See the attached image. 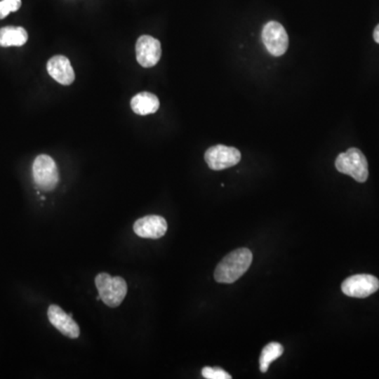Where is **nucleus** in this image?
Listing matches in <instances>:
<instances>
[{
  "mask_svg": "<svg viewBox=\"0 0 379 379\" xmlns=\"http://www.w3.org/2000/svg\"><path fill=\"white\" fill-rule=\"evenodd\" d=\"M253 255L248 248H240L227 254L215 270V280L219 284H233L250 267Z\"/></svg>",
  "mask_w": 379,
  "mask_h": 379,
  "instance_id": "f257e3e1",
  "label": "nucleus"
},
{
  "mask_svg": "<svg viewBox=\"0 0 379 379\" xmlns=\"http://www.w3.org/2000/svg\"><path fill=\"white\" fill-rule=\"evenodd\" d=\"M95 284L98 291L99 298L109 307H117L121 305L128 293V284L126 280L119 276L113 277L107 273H99L95 277Z\"/></svg>",
  "mask_w": 379,
  "mask_h": 379,
  "instance_id": "f03ea898",
  "label": "nucleus"
},
{
  "mask_svg": "<svg viewBox=\"0 0 379 379\" xmlns=\"http://www.w3.org/2000/svg\"><path fill=\"white\" fill-rule=\"evenodd\" d=\"M338 172L350 175L358 182H364L368 177V161L359 149L351 147L345 153H340L335 160Z\"/></svg>",
  "mask_w": 379,
  "mask_h": 379,
  "instance_id": "7ed1b4c3",
  "label": "nucleus"
},
{
  "mask_svg": "<svg viewBox=\"0 0 379 379\" xmlns=\"http://www.w3.org/2000/svg\"><path fill=\"white\" fill-rule=\"evenodd\" d=\"M34 182L42 191H53L59 182L56 162L51 156L41 154L35 158L32 166Z\"/></svg>",
  "mask_w": 379,
  "mask_h": 379,
  "instance_id": "20e7f679",
  "label": "nucleus"
},
{
  "mask_svg": "<svg viewBox=\"0 0 379 379\" xmlns=\"http://www.w3.org/2000/svg\"><path fill=\"white\" fill-rule=\"evenodd\" d=\"M261 38L267 52L273 56H281L288 50V34L282 25L277 21L265 23L261 32Z\"/></svg>",
  "mask_w": 379,
  "mask_h": 379,
  "instance_id": "39448f33",
  "label": "nucleus"
},
{
  "mask_svg": "<svg viewBox=\"0 0 379 379\" xmlns=\"http://www.w3.org/2000/svg\"><path fill=\"white\" fill-rule=\"evenodd\" d=\"M241 159V154L236 147L217 145L208 147L204 154V160L208 168L214 171L225 170L236 166Z\"/></svg>",
  "mask_w": 379,
  "mask_h": 379,
  "instance_id": "423d86ee",
  "label": "nucleus"
},
{
  "mask_svg": "<svg viewBox=\"0 0 379 379\" xmlns=\"http://www.w3.org/2000/svg\"><path fill=\"white\" fill-rule=\"evenodd\" d=\"M379 288V280L368 274H358L347 278L341 284L343 294L354 298H366Z\"/></svg>",
  "mask_w": 379,
  "mask_h": 379,
  "instance_id": "0eeeda50",
  "label": "nucleus"
},
{
  "mask_svg": "<svg viewBox=\"0 0 379 379\" xmlns=\"http://www.w3.org/2000/svg\"><path fill=\"white\" fill-rule=\"evenodd\" d=\"M134 233L141 238L159 239L168 231V223L159 215H147L137 219L133 225Z\"/></svg>",
  "mask_w": 379,
  "mask_h": 379,
  "instance_id": "6e6552de",
  "label": "nucleus"
},
{
  "mask_svg": "<svg viewBox=\"0 0 379 379\" xmlns=\"http://www.w3.org/2000/svg\"><path fill=\"white\" fill-rule=\"evenodd\" d=\"M161 57V44L159 40L149 35H142L136 42V58L143 67L157 65Z\"/></svg>",
  "mask_w": 379,
  "mask_h": 379,
  "instance_id": "1a4fd4ad",
  "label": "nucleus"
},
{
  "mask_svg": "<svg viewBox=\"0 0 379 379\" xmlns=\"http://www.w3.org/2000/svg\"><path fill=\"white\" fill-rule=\"evenodd\" d=\"M48 321L57 328L61 334L69 338H78L80 334L79 326L72 318L71 315L65 313L59 305H51L48 309Z\"/></svg>",
  "mask_w": 379,
  "mask_h": 379,
  "instance_id": "9d476101",
  "label": "nucleus"
},
{
  "mask_svg": "<svg viewBox=\"0 0 379 379\" xmlns=\"http://www.w3.org/2000/svg\"><path fill=\"white\" fill-rule=\"evenodd\" d=\"M46 69H48V73L50 74L51 77L63 86L73 84L74 79H75V73H74L71 62L67 57L61 56V55L52 57L48 61Z\"/></svg>",
  "mask_w": 379,
  "mask_h": 379,
  "instance_id": "9b49d317",
  "label": "nucleus"
},
{
  "mask_svg": "<svg viewBox=\"0 0 379 379\" xmlns=\"http://www.w3.org/2000/svg\"><path fill=\"white\" fill-rule=\"evenodd\" d=\"M159 99L153 93L142 92L135 95L131 100V107L138 115L154 114L159 109Z\"/></svg>",
  "mask_w": 379,
  "mask_h": 379,
  "instance_id": "f8f14e48",
  "label": "nucleus"
},
{
  "mask_svg": "<svg viewBox=\"0 0 379 379\" xmlns=\"http://www.w3.org/2000/svg\"><path fill=\"white\" fill-rule=\"evenodd\" d=\"M27 41V33L21 27H4L0 29V46H21Z\"/></svg>",
  "mask_w": 379,
  "mask_h": 379,
  "instance_id": "ddd939ff",
  "label": "nucleus"
},
{
  "mask_svg": "<svg viewBox=\"0 0 379 379\" xmlns=\"http://www.w3.org/2000/svg\"><path fill=\"white\" fill-rule=\"evenodd\" d=\"M282 353H284V347L280 343H270L269 345H265L262 349V352H261L260 359H259L261 372H267V368H270V364L274 360L279 358Z\"/></svg>",
  "mask_w": 379,
  "mask_h": 379,
  "instance_id": "4468645a",
  "label": "nucleus"
},
{
  "mask_svg": "<svg viewBox=\"0 0 379 379\" xmlns=\"http://www.w3.org/2000/svg\"><path fill=\"white\" fill-rule=\"evenodd\" d=\"M21 0H1L0 1V19L6 18L10 13L20 8Z\"/></svg>",
  "mask_w": 379,
  "mask_h": 379,
  "instance_id": "2eb2a0df",
  "label": "nucleus"
},
{
  "mask_svg": "<svg viewBox=\"0 0 379 379\" xmlns=\"http://www.w3.org/2000/svg\"><path fill=\"white\" fill-rule=\"evenodd\" d=\"M202 376L206 379H231L232 376L229 373L223 371L220 368H211V366H204L201 371Z\"/></svg>",
  "mask_w": 379,
  "mask_h": 379,
  "instance_id": "dca6fc26",
  "label": "nucleus"
},
{
  "mask_svg": "<svg viewBox=\"0 0 379 379\" xmlns=\"http://www.w3.org/2000/svg\"><path fill=\"white\" fill-rule=\"evenodd\" d=\"M373 37H374L375 42L379 44V25L375 27L374 33H373Z\"/></svg>",
  "mask_w": 379,
  "mask_h": 379,
  "instance_id": "f3484780",
  "label": "nucleus"
}]
</instances>
